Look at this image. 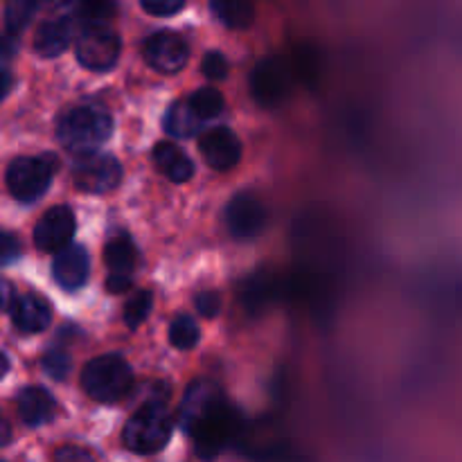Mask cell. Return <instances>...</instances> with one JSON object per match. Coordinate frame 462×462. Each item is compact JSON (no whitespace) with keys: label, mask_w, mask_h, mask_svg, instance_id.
<instances>
[{"label":"cell","mask_w":462,"mask_h":462,"mask_svg":"<svg viewBox=\"0 0 462 462\" xmlns=\"http://www.w3.org/2000/svg\"><path fill=\"white\" fill-rule=\"evenodd\" d=\"M77 230L75 212L68 206H54L43 212L34 226V246L43 253H61L70 246Z\"/></svg>","instance_id":"cell-11"},{"label":"cell","mask_w":462,"mask_h":462,"mask_svg":"<svg viewBox=\"0 0 462 462\" xmlns=\"http://www.w3.org/2000/svg\"><path fill=\"white\" fill-rule=\"evenodd\" d=\"M194 310L203 316V319H215L221 311V298L219 293L212 289H203L194 296Z\"/></svg>","instance_id":"cell-30"},{"label":"cell","mask_w":462,"mask_h":462,"mask_svg":"<svg viewBox=\"0 0 462 462\" xmlns=\"http://www.w3.org/2000/svg\"><path fill=\"white\" fill-rule=\"evenodd\" d=\"M41 365H43V373L48 374V377L57 379V382H63V379L70 374L72 361L63 350H50L45 352L43 359H41Z\"/></svg>","instance_id":"cell-28"},{"label":"cell","mask_w":462,"mask_h":462,"mask_svg":"<svg viewBox=\"0 0 462 462\" xmlns=\"http://www.w3.org/2000/svg\"><path fill=\"white\" fill-rule=\"evenodd\" d=\"M224 400L219 388L208 379H197L183 393V400L179 406V424L188 436H192L194 429L203 422L208 413Z\"/></svg>","instance_id":"cell-13"},{"label":"cell","mask_w":462,"mask_h":462,"mask_svg":"<svg viewBox=\"0 0 462 462\" xmlns=\"http://www.w3.org/2000/svg\"><path fill=\"white\" fill-rule=\"evenodd\" d=\"M140 7L144 9L152 16H171V14L180 12L185 7L183 0H158V3H152V0H143Z\"/></svg>","instance_id":"cell-31"},{"label":"cell","mask_w":462,"mask_h":462,"mask_svg":"<svg viewBox=\"0 0 462 462\" xmlns=\"http://www.w3.org/2000/svg\"><path fill=\"white\" fill-rule=\"evenodd\" d=\"M54 397L43 386H25L16 395L18 418L25 427H43L54 418Z\"/></svg>","instance_id":"cell-16"},{"label":"cell","mask_w":462,"mask_h":462,"mask_svg":"<svg viewBox=\"0 0 462 462\" xmlns=\"http://www.w3.org/2000/svg\"><path fill=\"white\" fill-rule=\"evenodd\" d=\"M171 431L174 422L165 404H143L125 424L122 442L134 454L152 456L162 451V447L170 442Z\"/></svg>","instance_id":"cell-3"},{"label":"cell","mask_w":462,"mask_h":462,"mask_svg":"<svg viewBox=\"0 0 462 462\" xmlns=\"http://www.w3.org/2000/svg\"><path fill=\"white\" fill-rule=\"evenodd\" d=\"M269 224L264 201L253 192H239L226 206V228L235 239L260 237Z\"/></svg>","instance_id":"cell-9"},{"label":"cell","mask_w":462,"mask_h":462,"mask_svg":"<svg viewBox=\"0 0 462 462\" xmlns=\"http://www.w3.org/2000/svg\"><path fill=\"white\" fill-rule=\"evenodd\" d=\"M152 307H153V293L149 291V289H140V291H135L134 296L126 300L125 314H122L126 328L138 329L140 325L149 319V314H152Z\"/></svg>","instance_id":"cell-25"},{"label":"cell","mask_w":462,"mask_h":462,"mask_svg":"<svg viewBox=\"0 0 462 462\" xmlns=\"http://www.w3.org/2000/svg\"><path fill=\"white\" fill-rule=\"evenodd\" d=\"M72 39V23L66 16L45 18L34 34V52L43 59H54L66 52Z\"/></svg>","instance_id":"cell-17"},{"label":"cell","mask_w":462,"mask_h":462,"mask_svg":"<svg viewBox=\"0 0 462 462\" xmlns=\"http://www.w3.org/2000/svg\"><path fill=\"white\" fill-rule=\"evenodd\" d=\"M235 433H237V415L226 404V400H221L189 438L194 440L197 456H201L203 460H212L235 440Z\"/></svg>","instance_id":"cell-6"},{"label":"cell","mask_w":462,"mask_h":462,"mask_svg":"<svg viewBox=\"0 0 462 462\" xmlns=\"http://www.w3.org/2000/svg\"><path fill=\"white\" fill-rule=\"evenodd\" d=\"M210 12L230 30H246L255 18V7L244 0H217V3H210Z\"/></svg>","instance_id":"cell-21"},{"label":"cell","mask_w":462,"mask_h":462,"mask_svg":"<svg viewBox=\"0 0 462 462\" xmlns=\"http://www.w3.org/2000/svg\"><path fill=\"white\" fill-rule=\"evenodd\" d=\"M113 134V117L99 106H72L57 120V140L66 152L84 158Z\"/></svg>","instance_id":"cell-1"},{"label":"cell","mask_w":462,"mask_h":462,"mask_svg":"<svg viewBox=\"0 0 462 462\" xmlns=\"http://www.w3.org/2000/svg\"><path fill=\"white\" fill-rule=\"evenodd\" d=\"M134 284V278L129 275H108L106 278V291L111 293H122Z\"/></svg>","instance_id":"cell-34"},{"label":"cell","mask_w":462,"mask_h":462,"mask_svg":"<svg viewBox=\"0 0 462 462\" xmlns=\"http://www.w3.org/2000/svg\"><path fill=\"white\" fill-rule=\"evenodd\" d=\"M162 126L170 135L174 138H192L197 135L199 126H201V120L194 116L192 106H189L188 97L179 99V102L171 104L165 113V120H162Z\"/></svg>","instance_id":"cell-20"},{"label":"cell","mask_w":462,"mask_h":462,"mask_svg":"<svg viewBox=\"0 0 462 462\" xmlns=\"http://www.w3.org/2000/svg\"><path fill=\"white\" fill-rule=\"evenodd\" d=\"M122 180V165L111 153H90L72 167V183L86 194H106Z\"/></svg>","instance_id":"cell-8"},{"label":"cell","mask_w":462,"mask_h":462,"mask_svg":"<svg viewBox=\"0 0 462 462\" xmlns=\"http://www.w3.org/2000/svg\"><path fill=\"white\" fill-rule=\"evenodd\" d=\"M291 90V70L280 57H266L253 68L251 95L262 108H275Z\"/></svg>","instance_id":"cell-7"},{"label":"cell","mask_w":462,"mask_h":462,"mask_svg":"<svg viewBox=\"0 0 462 462\" xmlns=\"http://www.w3.org/2000/svg\"><path fill=\"white\" fill-rule=\"evenodd\" d=\"M113 14H116V5L111 3H86L77 7V18H79L81 27L108 25Z\"/></svg>","instance_id":"cell-27"},{"label":"cell","mask_w":462,"mask_h":462,"mask_svg":"<svg viewBox=\"0 0 462 462\" xmlns=\"http://www.w3.org/2000/svg\"><path fill=\"white\" fill-rule=\"evenodd\" d=\"M153 162L171 183H188L194 176L192 158L174 143H158L153 147Z\"/></svg>","instance_id":"cell-18"},{"label":"cell","mask_w":462,"mask_h":462,"mask_svg":"<svg viewBox=\"0 0 462 462\" xmlns=\"http://www.w3.org/2000/svg\"><path fill=\"white\" fill-rule=\"evenodd\" d=\"M201 70L203 75L212 81L226 79V77H228V59H226V54L219 52V50H210V52H206V57H203Z\"/></svg>","instance_id":"cell-29"},{"label":"cell","mask_w":462,"mask_h":462,"mask_svg":"<svg viewBox=\"0 0 462 462\" xmlns=\"http://www.w3.org/2000/svg\"><path fill=\"white\" fill-rule=\"evenodd\" d=\"M273 296H275V284H273V278H269V275H251L248 282L244 284L242 289L244 305H246V310L253 311V314L266 310L269 302L273 300Z\"/></svg>","instance_id":"cell-22"},{"label":"cell","mask_w":462,"mask_h":462,"mask_svg":"<svg viewBox=\"0 0 462 462\" xmlns=\"http://www.w3.org/2000/svg\"><path fill=\"white\" fill-rule=\"evenodd\" d=\"M199 152L208 167L217 171H228L242 158V143L228 126H212L199 135Z\"/></svg>","instance_id":"cell-12"},{"label":"cell","mask_w":462,"mask_h":462,"mask_svg":"<svg viewBox=\"0 0 462 462\" xmlns=\"http://www.w3.org/2000/svg\"><path fill=\"white\" fill-rule=\"evenodd\" d=\"M122 41L111 25H86L81 27L75 41L77 61L90 72H106L120 59Z\"/></svg>","instance_id":"cell-5"},{"label":"cell","mask_w":462,"mask_h":462,"mask_svg":"<svg viewBox=\"0 0 462 462\" xmlns=\"http://www.w3.org/2000/svg\"><path fill=\"white\" fill-rule=\"evenodd\" d=\"M7 314L12 316L14 328L25 334H39L52 323V310L48 300L36 293H21V296L16 293Z\"/></svg>","instance_id":"cell-15"},{"label":"cell","mask_w":462,"mask_h":462,"mask_svg":"<svg viewBox=\"0 0 462 462\" xmlns=\"http://www.w3.org/2000/svg\"><path fill=\"white\" fill-rule=\"evenodd\" d=\"M36 5L32 3H7L5 5V36H12L16 39L25 25L30 23V18L34 16Z\"/></svg>","instance_id":"cell-26"},{"label":"cell","mask_w":462,"mask_h":462,"mask_svg":"<svg viewBox=\"0 0 462 462\" xmlns=\"http://www.w3.org/2000/svg\"><path fill=\"white\" fill-rule=\"evenodd\" d=\"M143 57L152 70L161 72V75H176L183 70L189 59L188 41L171 30L153 32L144 41Z\"/></svg>","instance_id":"cell-10"},{"label":"cell","mask_w":462,"mask_h":462,"mask_svg":"<svg viewBox=\"0 0 462 462\" xmlns=\"http://www.w3.org/2000/svg\"><path fill=\"white\" fill-rule=\"evenodd\" d=\"M81 388L99 404H116L134 388V370L122 355H102L81 370Z\"/></svg>","instance_id":"cell-2"},{"label":"cell","mask_w":462,"mask_h":462,"mask_svg":"<svg viewBox=\"0 0 462 462\" xmlns=\"http://www.w3.org/2000/svg\"><path fill=\"white\" fill-rule=\"evenodd\" d=\"M18 255H21V244H18V239L14 237L12 233H5L3 235V262L5 264H12Z\"/></svg>","instance_id":"cell-33"},{"label":"cell","mask_w":462,"mask_h":462,"mask_svg":"<svg viewBox=\"0 0 462 462\" xmlns=\"http://www.w3.org/2000/svg\"><path fill=\"white\" fill-rule=\"evenodd\" d=\"M188 102L189 106H192L194 116H197L201 122L219 117L226 106L224 95H221L217 88H210V86H208V88L194 90V93L188 97Z\"/></svg>","instance_id":"cell-23"},{"label":"cell","mask_w":462,"mask_h":462,"mask_svg":"<svg viewBox=\"0 0 462 462\" xmlns=\"http://www.w3.org/2000/svg\"><path fill=\"white\" fill-rule=\"evenodd\" d=\"M54 462H95L88 449L75 445H66L54 454Z\"/></svg>","instance_id":"cell-32"},{"label":"cell","mask_w":462,"mask_h":462,"mask_svg":"<svg viewBox=\"0 0 462 462\" xmlns=\"http://www.w3.org/2000/svg\"><path fill=\"white\" fill-rule=\"evenodd\" d=\"M104 262H106L108 275H129L134 278L135 262H138V248H135L134 239L126 233L113 235L104 246Z\"/></svg>","instance_id":"cell-19"},{"label":"cell","mask_w":462,"mask_h":462,"mask_svg":"<svg viewBox=\"0 0 462 462\" xmlns=\"http://www.w3.org/2000/svg\"><path fill=\"white\" fill-rule=\"evenodd\" d=\"M54 171H57V158L52 153L18 156L5 170V185L16 201L32 203L48 192Z\"/></svg>","instance_id":"cell-4"},{"label":"cell","mask_w":462,"mask_h":462,"mask_svg":"<svg viewBox=\"0 0 462 462\" xmlns=\"http://www.w3.org/2000/svg\"><path fill=\"white\" fill-rule=\"evenodd\" d=\"M199 338H201V332H199V325L192 316L180 314L171 320L170 343L176 350H192L199 343Z\"/></svg>","instance_id":"cell-24"},{"label":"cell","mask_w":462,"mask_h":462,"mask_svg":"<svg viewBox=\"0 0 462 462\" xmlns=\"http://www.w3.org/2000/svg\"><path fill=\"white\" fill-rule=\"evenodd\" d=\"M90 271L88 253L79 244H70L52 260V278L66 291H77L86 284Z\"/></svg>","instance_id":"cell-14"}]
</instances>
